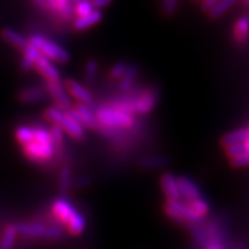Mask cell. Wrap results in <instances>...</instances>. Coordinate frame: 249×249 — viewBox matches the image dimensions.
<instances>
[{
	"label": "cell",
	"mask_w": 249,
	"mask_h": 249,
	"mask_svg": "<svg viewBox=\"0 0 249 249\" xmlns=\"http://www.w3.org/2000/svg\"><path fill=\"white\" fill-rule=\"evenodd\" d=\"M87 226V220L85 214L82 213H77L75 216H74L66 224L65 229L68 234L73 235V236H79L85 232Z\"/></svg>",
	"instance_id": "44dd1931"
},
{
	"label": "cell",
	"mask_w": 249,
	"mask_h": 249,
	"mask_svg": "<svg viewBox=\"0 0 249 249\" xmlns=\"http://www.w3.org/2000/svg\"><path fill=\"white\" fill-rule=\"evenodd\" d=\"M194 1H201L202 2V1H203V0H194Z\"/></svg>",
	"instance_id": "60d3db41"
},
{
	"label": "cell",
	"mask_w": 249,
	"mask_h": 249,
	"mask_svg": "<svg viewBox=\"0 0 249 249\" xmlns=\"http://www.w3.org/2000/svg\"><path fill=\"white\" fill-rule=\"evenodd\" d=\"M98 74V62L96 60H89L85 65V80L88 83H92Z\"/></svg>",
	"instance_id": "4dcf8cb0"
},
{
	"label": "cell",
	"mask_w": 249,
	"mask_h": 249,
	"mask_svg": "<svg viewBox=\"0 0 249 249\" xmlns=\"http://www.w3.org/2000/svg\"><path fill=\"white\" fill-rule=\"evenodd\" d=\"M224 149H225V154L230 160L238 157V156H240L246 152L244 144H233L229 145V147H225Z\"/></svg>",
	"instance_id": "d6a6232c"
},
{
	"label": "cell",
	"mask_w": 249,
	"mask_h": 249,
	"mask_svg": "<svg viewBox=\"0 0 249 249\" xmlns=\"http://www.w3.org/2000/svg\"><path fill=\"white\" fill-rule=\"evenodd\" d=\"M233 39L238 45H244L249 39V13L242 15L233 27Z\"/></svg>",
	"instance_id": "2e32d148"
},
{
	"label": "cell",
	"mask_w": 249,
	"mask_h": 249,
	"mask_svg": "<svg viewBox=\"0 0 249 249\" xmlns=\"http://www.w3.org/2000/svg\"><path fill=\"white\" fill-rule=\"evenodd\" d=\"M49 98V93L46 91L45 86L43 87H27L20 90L18 93V99L23 104H36V103L45 102Z\"/></svg>",
	"instance_id": "5bb4252c"
},
{
	"label": "cell",
	"mask_w": 249,
	"mask_h": 249,
	"mask_svg": "<svg viewBox=\"0 0 249 249\" xmlns=\"http://www.w3.org/2000/svg\"><path fill=\"white\" fill-rule=\"evenodd\" d=\"M194 213L202 218H205L208 216V213H210V204L205 198L202 196L200 198H196L194 201L188 202L186 203Z\"/></svg>",
	"instance_id": "484cf974"
},
{
	"label": "cell",
	"mask_w": 249,
	"mask_h": 249,
	"mask_svg": "<svg viewBox=\"0 0 249 249\" xmlns=\"http://www.w3.org/2000/svg\"><path fill=\"white\" fill-rule=\"evenodd\" d=\"M14 136H15V140H17L18 144H21V147L29 144V143L34 142L33 126H28V124H20V126L17 127V129H15Z\"/></svg>",
	"instance_id": "cb8c5ba5"
},
{
	"label": "cell",
	"mask_w": 249,
	"mask_h": 249,
	"mask_svg": "<svg viewBox=\"0 0 249 249\" xmlns=\"http://www.w3.org/2000/svg\"><path fill=\"white\" fill-rule=\"evenodd\" d=\"M160 188L166 201H181L178 177L172 172H166L160 177Z\"/></svg>",
	"instance_id": "4fadbf2b"
},
{
	"label": "cell",
	"mask_w": 249,
	"mask_h": 249,
	"mask_svg": "<svg viewBox=\"0 0 249 249\" xmlns=\"http://www.w3.org/2000/svg\"><path fill=\"white\" fill-rule=\"evenodd\" d=\"M64 86L67 93L70 95V97L76 99L77 103H81V104H86L92 107L93 95L87 87L81 85L80 82H77V81L73 79H68L65 81Z\"/></svg>",
	"instance_id": "8fae6325"
},
{
	"label": "cell",
	"mask_w": 249,
	"mask_h": 249,
	"mask_svg": "<svg viewBox=\"0 0 249 249\" xmlns=\"http://www.w3.org/2000/svg\"><path fill=\"white\" fill-rule=\"evenodd\" d=\"M247 130H248V133H249V127H248V128H247Z\"/></svg>",
	"instance_id": "b9f144b4"
},
{
	"label": "cell",
	"mask_w": 249,
	"mask_h": 249,
	"mask_svg": "<svg viewBox=\"0 0 249 249\" xmlns=\"http://www.w3.org/2000/svg\"><path fill=\"white\" fill-rule=\"evenodd\" d=\"M45 89L49 93V97L53 99L55 107L61 108L64 111L71 110L73 107V103L68 95L66 89H65L64 83L61 81L57 82H45Z\"/></svg>",
	"instance_id": "30bf717a"
},
{
	"label": "cell",
	"mask_w": 249,
	"mask_h": 249,
	"mask_svg": "<svg viewBox=\"0 0 249 249\" xmlns=\"http://www.w3.org/2000/svg\"><path fill=\"white\" fill-rule=\"evenodd\" d=\"M90 1H91L93 8L97 9V11H101V9L110 6L114 0H90Z\"/></svg>",
	"instance_id": "e575fe53"
},
{
	"label": "cell",
	"mask_w": 249,
	"mask_h": 249,
	"mask_svg": "<svg viewBox=\"0 0 249 249\" xmlns=\"http://www.w3.org/2000/svg\"><path fill=\"white\" fill-rule=\"evenodd\" d=\"M71 2H73V4H74V5H75V4H76V2L83 1V0H71Z\"/></svg>",
	"instance_id": "ab89813d"
},
{
	"label": "cell",
	"mask_w": 249,
	"mask_h": 249,
	"mask_svg": "<svg viewBox=\"0 0 249 249\" xmlns=\"http://www.w3.org/2000/svg\"><path fill=\"white\" fill-rule=\"evenodd\" d=\"M249 138L247 128H240L227 133L222 139V145L224 148L233 144H244V142Z\"/></svg>",
	"instance_id": "603a6c76"
},
{
	"label": "cell",
	"mask_w": 249,
	"mask_h": 249,
	"mask_svg": "<svg viewBox=\"0 0 249 249\" xmlns=\"http://www.w3.org/2000/svg\"><path fill=\"white\" fill-rule=\"evenodd\" d=\"M103 18V13L102 11H95L92 13H90L86 17L76 18L75 20L73 21V29L76 31H85L88 30L90 28L96 26V24L99 23Z\"/></svg>",
	"instance_id": "ac0fdd59"
},
{
	"label": "cell",
	"mask_w": 249,
	"mask_h": 249,
	"mask_svg": "<svg viewBox=\"0 0 249 249\" xmlns=\"http://www.w3.org/2000/svg\"><path fill=\"white\" fill-rule=\"evenodd\" d=\"M35 4L38 6L40 9H46V1L45 0H34Z\"/></svg>",
	"instance_id": "8d00e7d4"
},
{
	"label": "cell",
	"mask_w": 249,
	"mask_h": 249,
	"mask_svg": "<svg viewBox=\"0 0 249 249\" xmlns=\"http://www.w3.org/2000/svg\"><path fill=\"white\" fill-rule=\"evenodd\" d=\"M164 213L170 219L186 226L187 224H203L204 218L197 216L182 201H166L163 207Z\"/></svg>",
	"instance_id": "5b68a950"
},
{
	"label": "cell",
	"mask_w": 249,
	"mask_h": 249,
	"mask_svg": "<svg viewBox=\"0 0 249 249\" xmlns=\"http://www.w3.org/2000/svg\"><path fill=\"white\" fill-rule=\"evenodd\" d=\"M128 68H129L128 62L118 61L110 68V71H108V75H110L112 80L120 81L124 77V74H126V71H128Z\"/></svg>",
	"instance_id": "83f0119b"
},
{
	"label": "cell",
	"mask_w": 249,
	"mask_h": 249,
	"mask_svg": "<svg viewBox=\"0 0 249 249\" xmlns=\"http://www.w3.org/2000/svg\"><path fill=\"white\" fill-rule=\"evenodd\" d=\"M179 0H161V9L167 17H172L178 8Z\"/></svg>",
	"instance_id": "1f68e13d"
},
{
	"label": "cell",
	"mask_w": 249,
	"mask_h": 249,
	"mask_svg": "<svg viewBox=\"0 0 249 249\" xmlns=\"http://www.w3.org/2000/svg\"><path fill=\"white\" fill-rule=\"evenodd\" d=\"M134 112L140 116H147L157 105V92L152 88H145L134 91Z\"/></svg>",
	"instance_id": "52a82bcc"
},
{
	"label": "cell",
	"mask_w": 249,
	"mask_h": 249,
	"mask_svg": "<svg viewBox=\"0 0 249 249\" xmlns=\"http://www.w3.org/2000/svg\"><path fill=\"white\" fill-rule=\"evenodd\" d=\"M238 1H240V0H219L217 2V5L208 14H209L211 18H218L219 17H222L223 14H225Z\"/></svg>",
	"instance_id": "4316f807"
},
{
	"label": "cell",
	"mask_w": 249,
	"mask_h": 249,
	"mask_svg": "<svg viewBox=\"0 0 249 249\" xmlns=\"http://www.w3.org/2000/svg\"><path fill=\"white\" fill-rule=\"evenodd\" d=\"M18 235V224H7L0 238V249H13Z\"/></svg>",
	"instance_id": "d6986e66"
},
{
	"label": "cell",
	"mask_w": 249,
	"mask_h": 249,
	"mask_svg": "<svg viewBox=\"0 0 249 249\" xmlns=\"http://www.w3.org/2000/svg\"><path fill=\"white\" fill-rule=\"evenodd\" d=\"M0 37L7 44L12 45L17 50H20V51H23L28 46V44H29L27 37L21 35L18 31L11 29V28H4V29H1V31H0Z\"/></svg>",
	"instance_id": "e0dca14e"
},
{
	"label": "cell",
	"mask_w": 249,
	"mask_h": 249,
	"mask_svg": "<svg viewBox=\"0 0 249 249\" xmlns=\"http://www.w3.org/2000/svg\"><path fill=\"white\" fill-rule=\"evenodd\" d=\"M44 118L52 124L60 127L64 133L73 140L82 141L86 139V129L67 111L57 107H50L44 111Z\"/></svg>",
	"instance_id": "7a4b0ae2"
},
{
	"label": "cell",
	"mask_w": 249,
	"mask_h": 249,
	"mask_svg": "<svg viewBox=\"0 0 249 249\" xmlns=\"http://www.w3.org/2000/svg\"><path fill=\"white\" fill-rule=\"evenodd\" d=\"M28 42L30 45H33L40 54L44 55L51 61H57L60 64H66L70 61L71 54L66 49L62 48L58 43L49 39L48 37L35 34L28 37Z\"/></svg>",
	"instance_id": "3957f363"
},
{
	"label": "cell",
	"mask_w": 249,
	"mask_h": 249,
	"mask_svg": "<svg viewBox=\"0 0 249 249\" xmlns=\"http://www.w3.org/2000/svg\"><path fill=\"white\" fill-rule=\"evenodd\" d=\"M244 148H245V151L247 152V154H249V138L244 142Z\"/></svg>",
	"instance_id": "74e56055"
},
{
	"label": "cell",
	"mask_w": 249,
	"mask_h": 249,
	"mask_svg": "<svg viewBox=\"0 0 249 249\" xmlns=\"http://www.w3.org/2000/svg\"><path fill=\"white\" fill-rule=\"evenodd\" d=\"M36 71H38L39 75L44 77L45 82H57V81H61L60 71L57 67L54 66L53 61H51L44 55L39 54L37 58L35 68Z\"/></svg>",
	"instance_id": "7c38bea8"
},
{
	"label": "cell",
	"mask_w": 249,
	"mask_h": 249,
	"mask_svg": "<svg viewBox=\"0 0 249 249\" xmlns=\"http://www.w3.org/2000/svg\"><path fill=\"white\" fill-rule=\"evenodd\" d=\"M93 11H95V8H93L90 0H83V1L76 2L74 5V13H75L76 18L86 17V15L92 13Z\"/></svg>",
	"instance_id": "f546056e"
},
{
	"label": "cell",
	"mask_w": 249,
	"mask_h": 249,
	"mask_svg": "<svg viewBox=\"0 0 249 249\" xmlns=\"http://www.w3.org/2000/svg\"><path fill=\"white\" fill-rule=\"evenodd\" d=\"M218 1H219V0H203V1H202V4H201V7H202V9H203V11L209 13L211 9H213L214 6L217 5Z\"/></svg>",
	"instance_id": "d590c367"
},
{
	"label": "cell",
	"mask_w": 249,
	"mask_h": 249,
	"mask_svg": "<svg viewBox=\"0 0 249 249\" xmlns=\"http://www.w3.org/2000/svg\"><path fill=\"white\" fill-rule=\"evenodd\" d=\"M50 213L61 227L66 226V224L79 213V210L67 200L66 197H59L53 201L50 208Z\"/></svg>",
	"instance_id": "9c48e42d"
},
{
	"label": "cell",
	"mask_w": 249,
	"mask_h": 249,
	"mask_svg": "<svg viewBox=\"0 0 249 249\" xmlns=\"http://www.w3.org/2000/svg\"><path fill=\"white\" fill-rule=\"evenodd\" d=\"M39 52L34 48L33 45L28 44V46L22 51V58H21L20 67L23 71H29L35 68L37 58L39 57Z\"/></svg>",
	"instance_id": "7402d4cb"
},
{
	"label": "cell",
	"mask_w": 249,
	"mask_h": 249,
	"mask_svg": "<svg viewBox=\"0 0 249 249\" xmlns=\"http://www.w3.org/2000/svg\"><path fill=\"white\" fill-rule=\"evenodd\" d=\"M167 164V160L160 156H151V157H145L140 161V165L144 169H157V167H163Z\"/></svg>",
	"instance_id": "f1b7e54d"
},
{
	"label": "cell",
	"mask_w": 249,
	"mask_h": 249,
	"mask_svg": "<svg viewBox=\"0 0 249 249\" xmlns=\"http://www.w3.org/2000/svg\"><path fill=\"white\" fill-rule=\"evenodd\" d=\"M22 152L33 163L45 165L48 161L53 160L55 150L54 145L51 143L31 142L29 144L23 145Z\"/></svg>",
	"instance_id": "8992f818"
},
{
	"label": "cell",
	"mask_w": 249,
	"mask_h": 249,
	"mask_svg": "<svg viewBox=\"0 0 249 249\" xmlns=\"http://www.w3.org/2000/svg\"><path fill=\"white\" fill-rule=\"evenodd\" d=\"M139 77V68L134 65H129L128 71H126L123 79L119 81V91L123 93H128L133 90L134 85L136 83Z\"/></svg>",
	"instance_id": "ffe728a7"
},
{
	"label": "cell",
	"mask_w": 249,
	"mask_h": 249,
	"mask_svg": "<svg viewBox=\"0 0 249 249\" xmlns=\"http://www.w3.org/2000/svg\"><path fill=\"white\" fill-rule=\"evenodd\" d=\"M18 234L26 239H44V240H61L65 233L61 227L45 225L38 222L18 224Z\"/></svg>",
	"instance_id": "277c9868"
},
{
	"label": "cell",
	"mask_w": 249,
	"mask_h": 249,
	"mask_svg": "<svg viewBox=\"0 0 249 249\" xmlns=\"http://www.w3.org/2000/svg\"><path fill=\"white\" fill-rule=\"evenodd\" d=\"M98 126L105 128L127 130L133 128L136 124L135 114L121 110L113 105L104 104L95 111Z\"/></svg>",
	"instance_id": "6da1fadb"
},
{
	"label": "cell",
	"mask_w": 249,
	"mask_h": 249,
	"mask_svg": "<svg viewBox=\"0 0 249 249\" xmlns=\"http://www.w3.org/2000/svg\"><path fill=\"white\" fill-rule=\"evenodd\" d=\"M73 185V179H71V170L68 165H64L59 174V187L62 194H67Z\"/></svg>",
	"instance_id": "d4e9b609"
},
{
	"label": "cell",
	"mask_w": 249,
	"mask_h": 249,
	"mask_svg": "<svg viewBox=\"0 0 249 249\" xmlns=\"http://www.w3.org/2000/svg\"><path fill=\"white\" fill-rule=\"evenodd\" d=\"M244 1V4L247 6V7H249V0H242Z\"/></svg>",
	"instance_id": "f35d334b"
},
{
	"label": "cell",
	"mask_w": 249,
	"mask_h": 249,
	"mask_svg": "<svg viewBox=\"0 0 249 249\" xmlns=\"http://www.w3.org/2000/svg\"><path fill=\"white\" fill-rule=\"evenodd\" d=\"M232 166L234 167H244V166H249V154L245 152L238 157L232 158L231 160Z\"/></svg>",
	"instance_id": "836d02e7"
},
{
	"label": "cell",
	"mask_w": 249,
	"mask_h": 249,
	"mask_svg": "<svg viewBox=\"0 0 249 249\" xmlns=\"http://www.w3.org/2000/svg\"><path fill=\"white\" fill-rule=\"evenodd\" d=\"M71 117L79 123L85 129L97 130L98 123L96 119V113L92 110V107L81 103L73 104L71 110L67 111Z\"/></svg>",
	"instance_id": "ba28073f"
},
{
	"label": "cell",
	"mask_w": 249,
	"mask_h": 249,
	"mask_svg": "<svg viewBox=\"0 0 249 249\" xmlns=\"http://www.w3.org/2000/svg\"><path fill=\"white\" fill-rule=\"evenodd\" d=\"M178 183L181 200L185 201V203H188V202L194 201L196 198L202 197L200 187L193 179L186 176L178 177Z\"/></svg>",
	"instance_id": "9a60e30c"
}]
</instances>
